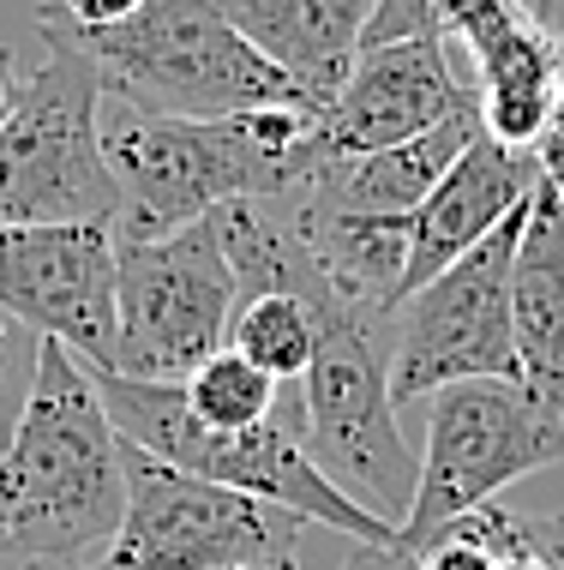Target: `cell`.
Returning <instances> with one entry per match:
<instances>
[{"label":"cell","mask_w":564,"mask_h":570,"mask_svg":"<svg viewBox=\"0 0 564 570\" xmlns=\"http://www.w3.org/2000/svg\"><path fill=\"white\" fill-rule=\"evenodd\" d=\"M564 462V426L516 379H468L426 396V451L396 547L420 552L456 517L498 504V492Z\"/></svg>","instance_id":"obj_7"},{"label":"cell","mask_w":564,"mask_h":570,"mask_svg":"<svg viewBox=\"0 0 564 570\" xmlns=\"http://www.w3.org/2000/svg\"><path fill=\"white\" fill-rule=\"evenodd\" d=\"M493 570H546V559L535 552V541H528V517H523V529H516V547H511V552H498Z\"/></svg>","instance_id":"obj_26"},{"label":"cell","mask_w":564,"mask_h":570,"mask_svg":"<svg viewBox=\"0 0 564 570\" xmlns=\"http://www.w3.org/2000/svg\"><path fill=\"white\" fill-rule=\"evenodd\" d=\"M42 60L19 72V97L0 127V228L120 223V187L102 157L97 60L55 12L37 19Z\"/></svg>","instance_id":"obj_4"},{"label":"cell","mask_w":564,"mask_h":570,"mask_svg":"<svg viewBox=\"0 0 564 570\" xmlns=\"http://www.w3.org/2000/svg\"><path fill=\"white\" fill-rule=\"evenodd\" d=\"M390 318L367 306L318 313V348L300 391V444L330 487L360 511L403 529L420 456L408 451L390 403Z\"/></svg>","instance_id":"obj_6"},{"label":"cell","mask_w":564,"mask_h":570,"mask_svg":"<svg viewBox=\"0 0 564 570\" xmlns=\"http://www.w3.org/2000/svg\"><path fill=\"white\" fill-rule=\"evenodd\" d=\"M102 157L120 187V240H157L205 223L240 198H283L325 163L318 120L300 109H258L228 120H157L109 102Z\"/></svg>","instance_id":"obj_2"},{"label":"cell","mask_w":564,"mask_h":570,"mask_svg":"<svg viewBox=\"0 0 564 570\" xmlns=\"http://www.w3.org/2000/svg\"><path fill=\"white\" fill-rule=\"evenodd\" d=\"M415 570H493V552H486L463 522H451V529H438L433 541L415 552Z\"/></svg>","instance_id":"obj_22"},{"label":"cell","mask_w":564,"mask_h":570,"mask_svg":"<svg viewBox=\"0 0 564 570\" xmlns=\"http://www.w3.org/2000/svg\"><path fill=\"white\" fill-rule=\"evenodd\" d=\"M528 205L498 223L475 253L415 288L390 318V403H426L445 384L516 379L511 343V258Z\"/></svg>","instance_id":"obj_10"},{"label":"cell","mask_w":564,"mask_h":570,"mask_svg":"<svg viewBox=\"0 0 564 570\" xmlns=\"http://www.w3.org/2000/svg\"><path fill=\"white\" fill-rule=\"evenodd\" d=\"M343 570H415V552H403V547H355L348 541Z\"/></svg>","instance_id":"obj_25"},{"label":"cell","mask_w":564,"mask_h":570,"mask_svg":"<svg viewBox=\"0 0 564 570\" xmlns=\"http://www.w3.org/2000/svg\"><path fill=\"white\" fill-rule=\"evenodd\" d=\"M37 354H42V336L0 313V444L12 439V426L24 414L30 379H37Z\"/></svg>","instance_id":"obj_20"},{"label":"cell","mask_w":564,"mask_h":570,"mask_svg":"<svg viewBox=\"0 0 564 570\" xmlns=\"http://www.w3.org/2000/svg\"><path fill=\"white\" fill-rule=\"evenodd\" d=\"M438 37L433 30V0H373L360 49H390V42H420Z\"/></svg>","instance_id":"obj_21"},{"label":"cell","mask_w":564,"mask_h":570,"mask_svg":"<svg viewBox=\"0 0 564 570\" xmlns=\"http://www.w3.org/2000/svg\"><path fill=\"white\" fill-rule=\"evenodd\" d=\"M0 313L67 348L90 373L115 366V228H0Z\"/></svg>","instance_id":"obj_11"},{"label":"cell","mask_w":564,"mask_h":570,"mask_svg":"<svg viewBox=\"0 0 564 570\" xmlns=\"http://www.w3.org/2000/svg\"><path fill=\"white\" fill-rule=\"evenodd\" d=\"M541 180V163L528 150H511L498 138L475 132V145L451 163V175L426 193V205L408 217V265H403V301L426 288L438 271H451L463 253L493 235L498 223H511L528 205ZM396 301V306H403Z\"/></svg>","instance_id":"obj_14"},{"label":"cell","mask_w":564,"mask_h":570,"mask_svg":"<svg viewBox=\"0 0 564 570\" xmlns=\"http://www.w3.org/2000/svg\"><path fill=\"white\" fill-rule=\"evenodd\" d=\"M180 396H187V409L210 433H247V426H265L283 409V384L265 379L253 361H240L235 348L210 354L198 373H187Z\"/></svg>","instance_id":"obj_19"},{"label":"cell","mask_w":564,"mask_h":570,"mask_svg":"<svg viewBox=\"0 0 564 570\" xmlns=\"http://www.w3.org/2000/svg\"><path fill=\"white\" fill-rule=\"evenodd\" d=\"M475 109V79L451 60L445 37L390 42V49H360L337 97L318 115V145L330 157H373V150L408 145V138L468 120Z\"/></svg>","instance_id":"obj_12"},{"label":"cell","mask_w":564,"mask_h":570,"mask_svg":"<svg viewBox=\"0 0 564 570\" xmlns=\"http://www.w3.org/2000/svg\"><path fill=\"white\" fill-rule=\"evenodd\" d=\"M481 120H445V127L408 138V145L373 150V157H330L318 163V175L307 180V198L330 210H355V217H415L426 205V193L451 175V163L475 145Z\"/></svg>","instance_id":"obj_17"},{"label":"cell","mask_w":564,"mask_h":570,"mask_svg":"<svg viewBox=\"0 0 564 570\" xmlns=\"http://www.w3.org/2000/svg\"><path fill=\"white\" fill-rule=\"evenodd\" d=\"M228 348L240 361H253L265 379H307L313 348H318V313L307 301H288V295H258L240 301L235 318H228Z\"/></svg>","instance_id":"obj_18"},{"label":"cell","mask_w":564,"mask_h":570,"mask_svg":"<svg viewBox=\"0 0 564 570\" xmlns=\"http://www.w3.org/2000/svg\"><path fill=\"white\" fill-rule=\"evenodd\" d=\"M511 343L516 384L564 426V205L535 180L511 258Z\"/></svg>","instance_id":"obj_15"},{"label":"cell","mask_w":564,"mask_h":570,"mask_svg":"<svg viewBox=\"0 0 564 570\" xmlns=\"http://www.w3.org/2000/svg\"><path fill=\"white\" fill-rule=\"evenodd\" d=\"M102 79V102L157 120H228L313 102L222 19L210 0H145L127 24L79 37ZM318 120V115H313Z\"/></svg>","instance_id":"obj_5"},{"label":"cell","mask_w":564,"mask_h":570,"mask_svg":"<svg viewBox=\"0 0 564 570\" xmlns=\"http://www.w3.org/2000/svg\"><path fill=\"white\" fill-rule=\"evenodd\" d=\"M433 30L475 60L481 132L511 150H535L564 85V42L523 0H433Z\"/></svg>","instance_id":"obj_13"},{"label":"cell","mask_w":564,"mask_h":570,"mask_svg":"<svg viewBox=\"0 0 564 570\" xmlns=\"http://www.w3.org/2000/svg\"><path fill=\"white\" fill-rule=\"evenodd\" d=\"M19 55L12 49H0V127H7V115H12V97H19Z\"/></svg>","instance_id":"obj_27"},{"label":"cell","mask_w":564,"mask_h":570,"mask_svg":"<svg viewBox=\"0 0 564 570\" xmlns=\"http://www.w3.org/2000/svg\"><path fill=\"white\" fill-rule=\"evenodd\" d=\"M535 163H541V180L564 205V85H558V102H553V115H546V127L535 138Z\"/></svg>","instance_id":"obj_24"},{"label":"cell","mask_w":564,"mask_h":570,"mask_svg":"<svg viewBox=\"0 0 564 570\" xmlns=\"http://www.w3.org/2000/svg\"><path fill=\"white\" fill-rule=\"evenodd\" d=\"M127 511V444L90 366L42 343L24 414L0 444V570H79Z\"/></svg>","instance_id":"obj_1"},{"label":"cell","mask_w":564,"mask_h":570,"mask_svg":"<svg viewBox=\"0 0 564 570\" xmlns=\"http://www.w3.org/2000/svg\"><path fill=\"white\" fill-rule=\"evenodd\" d=\"M90 564H97V559H90ZM90 564H79V570H90Z\"/></svg>","instance_id":"obj_28"},{"label":"cell","mask_w":564,"mask_h":570,"mask_svg":"<svg viewBox=\"0 0 564 570\" xmlns=\"http://www.w3.org/2000/svg\"><path fill=\"white\" fill-rule=\"evenodd\" d=\"M235 271L217 223H192L157 240L115 235V379L187 384V373L228 348Z\"/></svg>","instance_id":"obj_8"},{"label":"cell","mask_w":564,"mask_h":570,"mask_svg":"<svg viewBox=\"0 0 564 570\" xmlns=\"http://www.w3.org/2000/svg\"><path fill=\"white\" fill-rule=\"evenodd\" d=\"M295 559L300 517L192 481L127 444V511L90 570H295Z\"/></svg>","instance_id":"obj_9"},{"label":"cell","mask_w":564,"mask_h":570,"mask_svg":"<svg viewBox=\"0 0 564 570\" xmlns=\"http://www.w3.org/2000/svg\"><path fill=\"white\" fill-rule=\"evenodd\" d=\"M210 7L313 102V115H325L360 55L373 0H210Z\"/></svg>","instance_id":"obj_16"},{"label":"cell","mask_w":564,"mask_h":570,"mask_svg":"<svg viewBox=\"0 0 564 570\" xmlns=\"http://www.w3.org/2000/svg\"><path fill=\"white\" fill-rule=\"evenodd\" d=\"M90 384H97L115 433L132 451L169 462V469L192 474V481L247 492L258 504H277V511L300 517V522L337 529L355 547H396L390 522L360 511L343 487H330L313 469L307 444H300V409L295 414L277 409L265 426H247V433H210L187 409L180 384H139V379H115V373H90Z\"/></svg>","instance_id":"obj_3"},{"label":"cell","mask_w":564,"mask_h":570,"mask_svg":"<svg viewBox=\"0 0 564 570\" xmlns=\"http://www.w3.org/2000/svg\"><path fill=\"white\" fill-rule=\"evenodd\" d=\"M145 0H60V12H67V30H79V37H97V30H115L127 24L132 12H139Z\"/></svg>","instance_id":"obj_23"},{"label":"cell","mask_w":564,"mask_h":570,"mask_svg":"<svg viewBox=\"0 0 564 570\" xmlns=\"http://www.w3.org/2000/svg\"><path fill=\"white\" fill-rule=\"evenodd\" d=\"M558 529H564V517H558Z\"/></svg>","instance_id":"obj_29"}]
</instances>
